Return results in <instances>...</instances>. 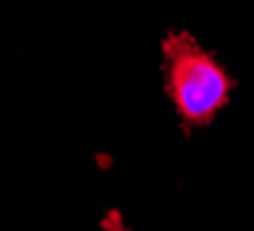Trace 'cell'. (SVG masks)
I'll return each instance as SVG.
<instances>
[{"label": "cell", "instance_id": "6da1fadb", "mask_svg": "<svg viewBox=\"0 0 254 231\" xmlns=\"http://www.w3.org/2000/svg\"><path fill=\"white\" fill-rule=\"evenodd\" d=\"M160 53L165 92L184 130L190 133L211 124L229 103L236 80L190 32H170L160 42Z\"/></svg>", "mask_w": 254, "mask_h": 231}, {"label": "cell", "instance_id": "7a4b0ae2", "mask_svg": "<svg viewBox=\"0 0 254 231\" xmlns=\"http://www.w3.org/2000/svg\"><path fill=\"white\" fill-rule=\"evenodd\" d=\"M103 231H128V227L124 225V220H122V213L119 211H110V213L103 218Z\"/></svg>", "mask_w": 254, "mask_h": 231}]
</instances>
